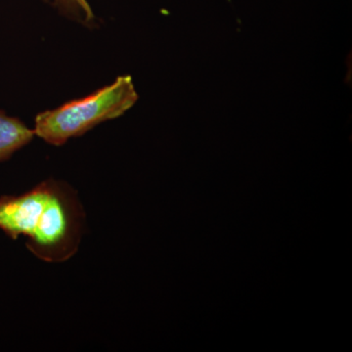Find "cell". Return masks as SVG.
Listing matches in <instances>:
<instances>
[{"label": "cell", "instance_id": "obj_2", "mask_svg": "<svg viewBox=\"0 0 352 352\" xmlns=\"http://www.w3.org/2000/svg\"><path fill=\"white\" fill-rule=\"evenodd\" d=\"M138 94L131 76H118L94 94L66 102L54 110L39 113L34 134L53 146L87 133L101 122L117 119L133 107Z\"/></svg>", "mask_w": 352, "mask_h": 352}, {"label": "cell", "instance_id": "obj_3", "mask_svg": "<svg viewBox=\"0 0 352 352\" xmlns=\"http://www.w3.org/2000/svg\"><path fill=\"white\" fill-rule=\"evenodd\" d=\"M34 136V129H29L22 120L8 117L0 111V162L10 159L14 153L29 144Z\"/></svg>", "mask_w": 352, "mask_h": 352}, {"label": "cell", "instance_id": "obj_4", "mask_svg": "<svg viewBox=\"0 0 352 352\" xmlns=\"http://www.w3.org/2000/svg\"><path fill=\"white\" fill-rule=\"evenodd\" d=\"M54 6L65 15L82 24L89 25L95 19L87 0H55Z\"/></svg>", "mask_w": 352, "mask_h": 352}, {"label": "cell", "instance_id": "obj_1", "mask_svg": "<svg viewBox=\"0 0 352 352\" xmlns=\"http://www.w3.org/2000/svg\"><path fill=\"white\" fill-rule=\"evenodd\" d=\"M85 210L75 190L54 179L19 196L0 197V229L46 263L73 258L82 242Z\"/></svg>", "mask_w": 352, "mask_h": 352}]
</instances>
